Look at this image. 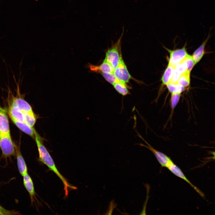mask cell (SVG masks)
Wrapping results in <instances>:
<instances>
[{
	"mask_svg": "<svg viewBox=\"0 0 215 215\" xmlns=\"http://www.w3.org/2000/svg\"><path fill=\"white\" fill-rule=\"evenodd\" d=\"M34 139L39 152V160L55 173L62 181L64 185L65 195L67 196L69 188L75 190L76 188L70 184L59 171L52 157L43 144V139L36 131Z\"/></svg>",
	"mask_w": 215,
	"mask_h": 215,
	"instance_id": "obj_1",
	"label": "cell"
},
{
	"mask_svg": "<svg viewBox=\"0 0 215 215\" xmlns=\"http://www.w3.org/2000/svg\"><path fill=\"white\" fill-rule=\"evenodd\" d=\"M123 33L117 42L106 52L104 59L114 69L123 60L121 51L120 42Z\"/></svg>",
	"mask_w": 215,
	"mask_h": 215,
	"instance_id": "obj_2",
	"label": "cell"
},
{
	"mask_svg": "<svg viewBox=\"0 0 215 215\" xmlns=\"http://www.w3.org/2000/svg\"><path fill=\"white\" fill-rule=\"evenodd\" d=\"M16 145L12 140L10 133L0 134V148L5 157L16 155Z\"/></svg>",
	"mask_w": 215,
	"mask_h": 215,
	"instance_id": "obj_3",
	"label": "cell"
},
{
	"mask_svg": "<svg viewBox=\"0 0 215 215\" xmlns=\"http://www.w3.org/2000/svg\"><path fill=\"white\" fill-rule=\"evenodd\" d=\"M19 81L18 83L16 82L19 96H15L12 94L10 105L17 108L23 112H34L30 105L20 96L19 90L20 81Z\"/></svg>",
	"mask_w": 215,
	"mask_h": 215,
	"instance_id": "obj_4",
	"label": "cell"
},
{
	"mask_svg": "<svg viewBox=\"0 0 215 215\" xmlns=\"http://www.w3.org/2000/svg\"><path fill=\"white\" fill-rule=\"evenodd\" d=\"M137 134L138 136L144 141L147 145L142 143L138 144L140 146L146 148L151 151L154 154L162 167L166 168L167 165L172 161L170 158L165 154L154 148L139 133H138Z\"/></svg>",
	"mask_w": 215,
	"mask_h": 215,
	"instance_id": "obj_5",
	"label": "cell"
},
{
	"mask_svg": "<svg viewBox=\"0 0 215 215\" xmlns=\"http://www.w3.org/2000/svg\"><path fill=\"white\" fill-rule=\"evenodd\" d=\"M113 73L119 81L126 84L128 82L131 77L123 60L114 69Z\"/></svg>",
	"mask_w": 215,
	"mask_h": 215,
	"instance_id": "obj_6",
	"label": "cell"
},
{
	"mask_svg": "<svg viewBox=\"0 0 215 215\" xmlns=\"http://www.w3.org/2000/svg\"><path fill=\"white\" fill-rule=\"evenodd\" d=\"M165 48L170 54L168 63L174 67L180 63L188 54L185 46L182 48L174 50Z\"/></svg>",
	"mask_w": 215,
	"mask_h": 215,
	"instance_id": "obj_7",
	"label": "cell"
},
{
	"mask_svg": "<svg viewBox=\"0 0 215 215\" xmlns=\"http://www.w3.org/2000/svg\"><path fill=\"white\" fill-rule=\"evenodd\" d=\"M166 168L175 175L183 179L188 182L202 197H205L204 194L189 180L180 169L175 165L173 161L167 165Z\"/></svg>",
	"mask_w": 215,
	"mask_h": 215,
	"instance_id": "obj_8",
	"label": "cell"
},
{
	"mask_svg": "<svg viewBox=\"0 0 215 215\" xmlns=\"http://www.w3.org/2000/svg\"><path fill=\"white\" fill-rule=\"evenodd\" d=\"M10 133L8 117L5 109L0 106V134Z\"/></svg>",
	"mask_w": 215,
	"mask_h": 215,
	"instance_id": "obj_9",
	"label": "cell"
},
{
	"mask_svg": "<svg viewBox=\"0 0 215 215\" xmlns=\"http://www.w3.org/2000/svg\"><path fill=\"white\" fill-rule=\"evenodd\" d=\"M16 155L18 169L20 174L23 176L28 173L27 168L22 155L20 148L16 145Z\"/></svg>",
	"mask_w": 215,
	"mask_h": 215,
	"instance_id": "obj_10",
	"label": "cell"
},
{
	"mask_svg": "<svg viewBox=\"0 0 215 215\" xmlns=\"http://www.w3.org/2000/svg\"><path fill=\"white\" fill-rule=\"evenodd\" d=\"M23 182L25 188L30 195L32 203L34 202L35 192L33 181L28 173L23 176Z\"/></svg>",
	"mask_w": 215,
	"mask_h": 215,
	"instance_id": "obj_11",
	"label": "cell"
},
{
	"mask_svg": "<svg viewBox=\"0 0 215 215\" xmlns=\"http://www.w3.org/2000/svg\"><path fill=\"white\" fill-rule=\"evenodd\" d=\"M15 125L21 131L26 134L35 138L36 130L33 127H32L27 124L25 122L11 119Z\"/></svg>",
	"mask_w": 215,
	"mask_h": 215,
	"instance_id": "obj_12",
	"label": "cell"
},
{
	"mask_svg": "<svg viewBox=\"0 0 215 215\" xmlns=\"http://www.w3.org/2000/svg\"><path fill=\"white\" fill-rule=\"evenodd\" d=\"M89 67L92 71L99 73H113L114 70L112 66L105 59L102 63L99 66L90 64Z\"/></svg>",
	"mask_w": 215,
	"mask_h": 215,
	"instance_id": "obj_13",
	"label": "cell"
},
{
	"mask_svg": "<svg viewBox=\"0 0 215 215\" xmlns=\"http://www.w3.org/2000/svg\"><path fill=\"white\" fill-rule=\"evenodd\" d=\"M210 36V34L209 33L206 39L201 45L195 51L192 55L191 56L194 61L195 65L200 61L204 55L205 53V48Z\"/></svg>",
	"mask_w": 215,
	"mask_h": 215,
	"instance_id": "obj_14",
	"label": "cell"
},
{
	"mask_svg": "<svg viewBox=\"0 0 215 215\" xmlns=\"http://www.w3.org/2000/svg\"><path fill=\"white\" fill-rule=\"evenodd\" d=\"M8 113L11 119L24 122L23 113L17 108L10 105L8 108Z\"/></svg>",
	"mask_w": 215,
	"mask_h": 215,
	"instance_id": "obj_15",
	"label": "cell"
},
{
	"mask_svg": "<svg viewBox=\"0 0 215 215\" xmlns=\"http://www.w3.org/2000/svg\"><path fill=\"white\" fill-rule=\"evenodd\" d=\"M174 68L175 67L168 63L161 78L162 85H166L169 82Z\"/></svg>",
	"mask_w": 215,
	"mask_h": 215,
	"instance_id": "obj_16",
	"label": "cell"
},
{
	"mask_svg": "<svg viewBox=\"0 0 215 215\" xmlns=\"http://www.w3.org/2000/svg\"><path fill=\"white\" fill-rule=\"evenodd\" d=\"M116 90L123 96L130 94V92L127 84L119 81L116 82L113 85Z\"/></svg>",
	"mask_w": 215,
	"mask_h": 215,
	"instance_id": "obj_17",
	"label": "cell"
},
{
	"mask_svg": "<svg viewBox=\"0 0 215 215\" xmlns=\"http://www.w3.org/2000/svg\"><path fill=\"white\" fill-rule=\"evenodd\" d=\"M169 91L171 93L181 94L185 90V87L177 83H169L166 85Z\"/></svg>",
	"mask_w": 215,
	"mask_h": 215,
	"instance_id": "obj_18",
	"label": "cell"
},
{
	"mask_svg": "<svg viewBox=\"0 0 215 215\" xmlns=\"http://www.w3.org/2000/svg\"><path fill=\"white\" fill-rule=\"evenodd\" d=\"M24 116V122L30 126L33 127L36 121V117L34 112H23Z\"/></svg>",
	"mask_w": 215,
	"mask_h": 215,
	"instance_id": "obj_19",
	"label": "cell"
},
{
	"mask_svg": "<svg viewBox=\"0 0 215 215\" xmlns=\"http://www.w3.org/2000/svg\"><path fill=\"white\" fill-rule=\"evenodd\" d=\"M190 73L187 71L182 74L176 83L186 87H188L190 82Z\"/></svg>",
	"mask_w": 215,
	"mask_h": 215,
	"instance_id": "obj_20",
	"label": "cell"
},
{
	"mask_svg": "<svg viewBox=\"0 0 215 215\" xmlns=\"http://www.w3.org/2000/svg\"><path fill=\"white\" fill-rule=\"evenodd\" d=\"M181 94H171L170 99L171 113V116H172L174 109L178 103L181 96Z\"/></svg>",
	"mask_w": 215,
	"mask_h": 215,
	"instance_id": "obj_21",
	"label": "cell"
},
{
	"mask_svg": "<svg viewBox=\"0 0 215 215\" xmlns=\"http://www.w3.org/2000/svg\"><path fill=\"white\" fill-rule=\"evenodd\" d=\"M100 73L107 81L113 85L119 81L116 78L113 73H106L101 72Z\"/></svg>",
	"mask_w": 215,
	"mask_h": 215,
	"instance_id": "obj_22",
	"label": "cell"
},
{
	"mask_svg": "<svg viewBox=\"0 0 215 215\" xmlns=\"http://www.w3.org/2000/svg\"><path fill=\"white\" fill-rule=\"evenodd\" d=\"M185 61L187 65V71L191 73L193 67L195 65L192 56L188 54L185 58Z\"/></svg>",
	"mask_w": 215,
	"mask_h": 215,
	"instance_id": "obj_23",
	"label": "cell"
},
{
	"mask_svg": "<svg viewBox=\"0 0 215 215\" xmlns=\"http://www.w3.org/2000/svg\"><path fill=\"white\" fill-rule=\"evenodd\" d=\"M17 214V213L16 212L7 210L0 205V215H14Z\"/></svg>",
	"mask_w": 215,
	"mask_h": 215,
	"instance_id": "obj_24",
	"label": "cell"
}]
</instances>
